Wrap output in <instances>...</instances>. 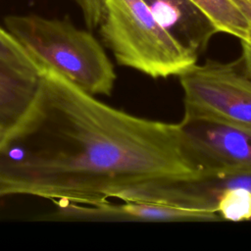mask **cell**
Here are the masks:
<instances>
[{
	"instance_id": "cell-1",
	"label": "cell",
	"mask_w": 251,
	"mask_h": 251,
	"mask_svg": "<svg viewBox=\"0 0 251 251\" xmlns=\"http://www.w3.org/2000/svg\"><path fill=\"white\" fill-rule=\"evenodd\" d=\"M38 75L30 105L0 146V198L95 205L144 180H206L179 123L114 108L50 69Z\"/></svg>"
},
{
	"instance_id": "cell-2",
	"label": "cell",
	"mask_w": 251,
	"mask_h": 251,
	"mask_svg": "<svg viewBox=\"0 0 251 251\" xmlns=\"http://www.w3.org/2000/svg\"><path fill=\"white\" fill-rule=\"evenodd\" d=\"M4 25L38 70L50 69L94 96L111 95L117 78L115 68L89 29L38 15L8 16Z\"/></svg>"
},
{
	"instance_id": "cell-3",
	"label": "cell",
	"mask_w": 251,
	"mask_h": 251,
	"mask_svg": "<svg viewBox=\"0 0 251 251\" xmlns=\"http://www.w3.org/2000/svg\"><path fill=\"white\" fill-rule=\"evenodd\" d=\"M98 27L120 66L153 78L179 75L196 63L197 55L158 21L145 0H103Z\"/></svg>"
},
{
	"instance_id": "cell-4",
	"label": "cell",
	"mask_w": 251,
	"mask_h": 251,
	"mask_svg": "<svg viewBox=\"0 0 251 251\" xmlns=\"http://www.w3.org/2000/svg\"><path fill=\"white\" fill-rule=\"evenodd\" d=\"M184 115L251 129V75L232 63L193 64L179 75Z\"/></svg>"
},
{
	"instance_id": "cell-5",
	"label": "cell",
	"mask_w": 251,
	"mask_h": 251,
	"mask_svg": "<svg viewBox=\"0 0 251 251\" xmlns=\"http://www.w3.org/2000/svg\"><path fill=\"white\" fill-rule=\"evenodd\" d=\"M179 124L206 181L251 176V129L204 119Z\"/></svg>"
},
{
	"instance_id": "cell-6",
	"label": "cell",
	"mask_w": 251,
	"mask_h": 251,
	"mask_svg": "<svg viewBox=\"0 0 251 251\" xmlns=\"http://www.w3.org/2000/svg\"><path fill=\"white\" fill-rule=\"evenodd\" d=\"M199 184L200 181L149 179L126 188L116 198L124 202L153 203L217 212V194Z\"/></svg>"
},
{
	"instance_id": "cell-7",
	"label": "cell",
	"mask_w": 251,
	"mask_h": 251,
	"mask_svg": "<svg viewBox=\"0 0 251 251\" xmlns=\"http://www.w3.org/2000/svg\"><path fill=\"white\" fill-rule=\"evenodd\" d=\"M38 74H29L0 62V123L12 127L30 105Z\"/></svg>"
},
{
	"instance_id": "cell-8",
	"label": "cell",
	"mask_w": 251,
	"mask_h": 251,
	"mask_svg": "<svg viewBox=\"0 0 251 251\" xmlns=\"http://www.w3.org/2000/svg\"><path fill=\"white\" fill-rule=\"evenodd\" d=\"M200 12L213 27L248 41L249 24L242 11L231 0H187Z\"/></svg>"
},
{
	"instance_id": "cell-9",
	"label": "cell",
	"mask_w": 251,
	"mask_h": 251,
	"mask_svg": "<svg viewBox=\"0 0 251 251\" xmlns=\"http://www.w3.org/2000/svg\"><path fill=\"white\" fill-rule=\"evenodd\" d=\"M217 212L231 222L251 220V189L245 186L222 188L217 193Z\"/></svg>"
},
{
	"instance_id": "cell-10",
	"label": "cell",
	"mask_w": 251,
	"mask_h": 251,
	"mask_svg": "<svg viewBox=\"0 0 251 251\" xmlns=\"http://www.w3.org/2000/svg\"><path fill=\"white\" fill-rule=\"evenodd\" d=\"M0 62L20 71L38 74V69L12 34L0 25Z\"/></svg>"
},
{
	"instance_id": "cell-11",
	"label": "cell",
	"mask_w": 251,
	"mask_h": 251,
	"mask_svg": "<svg viewBox=\"0 0 251 251\" xmlns=\"http://www.w3.org/2000/svg\"><path fill=\"white\" fill-rule=\"evenodd\" d=\"M78 7L89 30L97 28L103 16V0H72Z\"/></svg>"
},
{
	"instance_id": "cell-12",
	"label": "cell",
	"mask_w": 251,
	"mask_h": 251,
	"mask_svg": "<svg viewBox=\"0 0 251 251\" xmlns=\"http://www.w3.org/2000/svg\"><path fill=\"white\" fill-rule=\"evenodd\" d=\"M242 52L239 60L241 61L245 71L251 75V43L241 41Z\"/></svg>"
},
{
	"instance_id": "cell-13",
	"label": "cell",
	"mask_w": 251,
	"mask_h": 251,
	"mask_svg": "<svg viewBox=\"0 0 251 251\" xmlns=\"http://www.w3.org/2000/svg\"><path fill=\"white\" fill-rule=\"evenodd\" d=\"M237 5V7L242 11L248 20L249 24V38L248 43H251V0H231ZM246 42V41H245Z\"/></svg>"
},
{
	"instance_id": "cell-14",
	"label": "cell",
	"mask_w": 251,
	"mask_h": 251,
	"mask_svg": "<svg viewBox=\"0 0 251 251\" xmlns=\"http://www.w3.org/2000/svg\"><path fill=\"white\" fill-rule=\"evenodd\" d=\"M11 127L8 126L7 125H4L2 123H0V146L2 145V143L4 142L5 138L7 137L9 131H10Z\"/></svg>"
}]
</instances>
